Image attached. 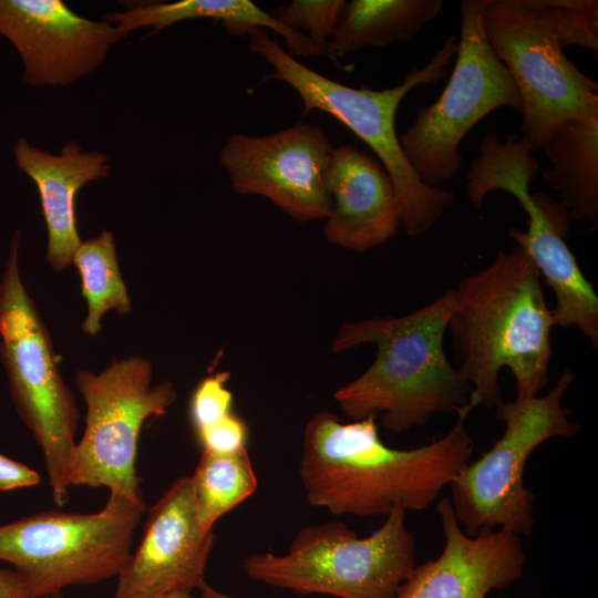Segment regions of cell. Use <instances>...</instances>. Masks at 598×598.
<instances>
[{"label":"cell","instance_id":"6da1fadb","mask_svg":"<svg viewBox=\"0 0 598 598\" xmlns=\"http://www.w3.org/2000/svg\"><path fill=\"white\" fill-rule=\"evenodd\" d=\"M473 451L464 420L441 439L400 450L383 443L375 415L342 423L326 411L305 425L299 476L311 506L333 515L386 516L394 507H429Z\"/></svg>","mask_w":598,"mask_h":598},{"label":"cell","instance_id":"7a4b0ae2","mask_svg":"<svg viewBox=\"0 0 598 598\" xmlns=\"http://www.w3.org/2000/svg\"><path fill=\"white\" fill-rule=\"evenodd\" d=\"M554 326L539 272L517 245L458 282L447 329L457 369L472 386L468 414L504 401L503 368L511 370L518 398L547 385Z\"/></svg>","mask_w":598,"mask_h":598},{"label":"cell","instance_id":"3957f363","mask_svg":"<svg viewBox=\"0 0 598 598\" xmlns=\"http://www.w3.org/2000/svg\"><path fill=\"white\" fill-rule=\"evenodd\" d=\"M453 309L454 288L404 316L342 323L331 343L334 352L372 343L377 355L361 375L334 392L340 410L352 421L379 413L392 432L425 425L436 413L465 420L472 386L443 347Z\"/></svg>","mask_w":598,"mask_h":598},{"label":"cell","instance_id":"277c9868","mask_svg":"<svg viewBox=\"0 0 598 598\" xmlns=\"http://www.w3.org/2000/svg\"><path fill=\"white\" fill-rule=\"evenodd\" d=\"M483 25L522 97L523 137L543 151L563 122L598 115V84L564 53L567 45L598 56L597 0H487Z\"/></svg>","mask_w":598,"mask_h":598},{"label":"cell","instance_id":"5b68a950","mask_svg":"<svg viewBox=\"0 0 598 598\" xmlns=\"http://www.w3.org/2000/svg\"><path fill=\"white\" fill-rule=\"evenodd\" d=\"M249 48L275 71L264 81L279 80L291 86L303 104V114L318 110L346 125L377 155L393 181L401 226L412 237L426 233L443 215L455 195L424 185L409 164L395 131V115L403 97L415 86L435 84L447 73L456 54V35H450L429 63L403 75L399 85L373 90L354 89L333 81L299 62L272 40L265 28H250Z\"/></svg>","mask_w":598,"mask_h":598},{"label":"cell","instance_id":"8992f818","mask_svg":"<svg viewBox=\"0 0 598 598\" xmlns=\"http://www.w3.org/2000/svg\"><path fill=\"white\" fill-rule=\"evenodd\" d=\"M406 511L394 507L367 537L340 522L298 530L283 555L254 553L243 570L255 581L297 595L336 598H395L415 565V539Z\"/></svg>","mask_w":598,"mask_h":598},{"label":"cell","instance_id":"52a82bcc","mask_svg":"<svg viewBox=\"0 0 598 598\" xmlns=\"http://www.w3.org/2000/svg\"><path fill=\"white\" fill-rule=\"evenodd\" d=\"M18 230L0 279V360L11 398L24 425L40 446L52 497L66 504L68 457L75 445L80 412L64 382L50 332L22 281Z\"/></svg>","mask_w":598,"mask_h":598},{"label":"cell","instance_id":"ba28073f","mask_svg":"<svg viewBox=\"0 0 598 598\" xmlns=\"http://www.w3.org/2000/svg\"><path fill=\"white\" fill-rule=\"evenodd\" d=\"M574 379L567 367L546 395L516 396L496 408V419L505 424L502 436L448 484L455 517L467 535L495 527L519 536L534 532L536 494L525 487V465L547 440L573 437L580 431L570 409L563 406Z\"/></svg>","mask_w":598,"mask_h":598},{"label":"cell","instance_id":"9c48e42d","mask_svg":"<svg viewBox=\"0 0 598 598\" xmlns=\"http://www.w3.org/2000/svg\"><path fill=\"white\" fill-rule=\"evenodd\" d=\"M145 504L110 493L91 514L41 512L0 526V560L33 598L118 577L132 555Z\"/></svg>","mask_w":598,"mask_h":598},{"label":"cell","instance_id":"30bf717a","mask_svg":"<svg viewBox=\"0 0 598 598\" xmlns=\"http://www.w3.org/2000/svg\"><path fill=\"white\" fill-rule=\"evenodd\" d=\"M152 363L132 355L100 373L81 369L75 384L86 404L85 430L64 468L68 487H106L144 503L136 472L138 437L145 421L162 416L177 399L174 383L152 386Z\"/></svg>","mask_w":598,"mask_h":598},{"label":"cell","instance_id":"8fae6325","mask_svg":"<svg viewBox=\"0 0 598 598\" xmlns=\"http://www.w3.org/2000/svg\"><path fill=\"white\" fill-rule=\"evenodd\" d=\"M486 4L487 0L460 3L461 37L452 75L440 97L422 107L399 135L409 164L430 187H440L457 175L463 163L458 146L486 115L502 106L522 114L515 81L484 32Z\"/></svg>","mask_w":598,"mask_h":598},{"label":"cell","instance_id":"7c38bea8","mask_svg":"<svg viewBox=\"0 0 598 598\" xmlns=\"http://www.w3.org/2000/svg\"><path fill=\"white\" fill-rule=\"evenodd\" d=\"M334 147L320 126L298 121L266 136L233 134L219 162L234 190L260 195L299 223L327 219Z\"/></svg>","mask_w":598,"mask_h":598},{"label":"cell","instance_id":"4fadbf2b","mask_svg":"<svg viewBox=\"0 0 598 598\" xmlns=\"http://www.w3.org/2000/svg\"><path fill=\"white\" fill-rule=\"evenodd\" d=\"M0 34L17 50L22 81L32 87L71 85L123 39L113 24L82 17L62 0H0Z\"/></svg>","mask_w":598,"mask_h":598},{"label":"cell","instance_id":"5bb4252c","mask_svg":"<svg viewBox=\"0 0 598 598\" xmlns=\"http://www.w3.org/2000/svg\"><path fill=\"white\" fill-rule=\"evenodd\" d=\"M215 543L203 529L190 475L181 476L150 508L137 549L117 577L114 598H159L206 584Z\"/></svg>","mask_w":598,"mask_h":598},{"label":"cell","instance_id":"9a60e30c","mask_svg":"<svg viewBox=\"0 0 598 598\" xmlns=\"http://www.w3.org/2000/svg\"><path fill=\"white\" fill-rule=\"evenodd\" d=\"M436 511L444 548L435 559L413 568L395 598H486L523 576L527 557L518 534L484 528L467 535L447 497L439 501Z\"/></svg>","mask_w":598,"mask_h":598},{"label":"cell","instance_id":"2e32d148","mask_svg":"<svg viewBox=\"0 0 598 598\" xmlns=\"http://www.w3.org/2000/svg\"><path fill=\"white\" fill-rule=\"evenodd\" d=\"M512 195L528 215V229L512 228L507 236L527 252L542 280L553 289L555 326L577 327L597 349L598 296L565 241L570 219L567 209L545 193H532L525 183Z\"/></svg>","mask_w":598,"mask_h":598},{"label":"cell","instance_id":"e0dca14e","mask_svg":"<svg viewBox=\"0 0 598 598\" xmlns=\"http://www.w3.org/2000/svg\"><path fill=\"white\" fill-rule=\"evenodd\" d=\"M328 190L331 212L323 234L329 243L365 252L395 236L401 226L395 187L377 157L349 144L334 147Z\"/></svg>","mask_w":598,"mask_h":598},{"label":"cell","instance_id":"ac0fdd59","mask_svg":"<svg viewBox=\"0 0 598 598\" xmlns=\"http://www.w3.org/2000/svg\"><path fill=\"white\" fill-rule=\"evenodd\" d=\"M18 168L35 185L48 233L47 260L55 271L72 264L82 240L76 224V196L89 183L109 176L111 165L105 153L84 151L70 141L59 154L40 150L24 137L13 145Z\"/></svg>","mask_w":598,"mask_h":598},{"label":"cell","instance_id":"d6986e66","mask_svg":"<svg viewBox=\"0 0 598 598\" xmlns=\"http://www.w3.org/2000/svg\"><path fill=\"white\" fill-rule=\"evenodd\" d=\"M102 20L113 24L122 38L133 31L152 28L157 33L177 22L194 19H213L235 35L246 34L250 28L270 29L282 35L289 54L309 58L320 55L317 48L302 33L277 22L270 13L249 0H179L174 2H146L122 11L106 12Z\"/></svg>","mask_w":598,"mask_h":598},{"label":"cell","instance_id":"ffe728a7","mask_svg":"<svg viewBox=\"0 0 598 598\" xmlns=\"http://www.w3.org/2000/svg\"><path fill=\"white\" fill-rule=\"evenodd\" d=\"M543 151L551 167L543 172L569 216L598 227V115L559 124Z\"/></svg>","mask_w":598,"mask_h":598},{"label":"cell","instance_id":"44dd1931","mask_svg":"<svg viewBox=\"0 0 598 598\" xmlns=\"http://www.w3.org/2000/svg\"><path fill=\"white\" fill-rule=\"evenodd\" d=\"M441 8V0L344 1L328 44V56L337 62L365 47L410 41Z\"/></svg>","mask_w":598,"mask_h":598},{"label":"cell","instance_id":"7402d4cb","mask_svg":"<svg viewBox=\"0 0 598 598\" xmlns=\"http://www.w3.org/2000/svg\"><path fill=\"white\" fill-rule=\"evenodd\" d=\"M72 264L79 271L82 296L87 302L82 331L94 337L101 330L105 312L115 310L125 316L132 306L120 270L113 233L103 230L96 237L82 241Z\"/></svg>","mask_w":598,"mask_h":598},{"label":"cell","instance_id":"603a6c76","mask_svg":"<svg viewBox=\"0 0 598 598\" xmlns=\"http://www.w3.org/2000/svg\"><path fill=\"white\" fill-rule=\"evenodd\" d=\"M190 478L198 520L207 532L250 497L258 485L247 447L228 454L203 451Z\"/></svg>","mask_w":598,"mask_h":598},{"label":"cell","instance_id":"cb8c5ba5","mask_svg":"<svg viewBox=\"0 0 598 598\" xmlns=\"http://www.w3.org/2000/svg\"><path fill=\"white\" fill-rule=\"evenodd\" d=\"M344 0H293L276 7L270 16L280 24L306 35L320 54L337 27Z\"/></svg>","mask_w":598,"mask_h":598},{"label":"cell","instance_id":"d4e9b609","mask_svg":"<svg viewBox=\"0 0 598 598\" xmlns=\"http://www.w3.org/2000/svg\"><path fill=\"white\" fill-rule=\"evenodd\" d=\"M230 373L216 372L203 379L193 392L189 415L194 431L230 413L233 394L227 388Z\"/></svg>","mask_w":598,"mask_h":598},{"label":"cell","instance_id":"484cf974","mask_svg":"<svg viewBox=\"0 0 598 598\" xmlns=\"http://www.w3.org/2000/svg\"><path fill=\"white\" fill-rule=\"evenodd\" d=\"M195 434L203 451L228 454L247 447V425L233 411L196 430Z\"/></svg>","mask_w":598,"mask_h":598},{"label":"cell","instance_id":"4316f807","mask_svg":"<svg viewBox=\"0 0 598 598\" xmlns=\"http://www.w3.org/2000/svg\"><path fill=\"white\" fill-rule=\"evenodd\" d=\"M40 482L33 468L0 454V492L32 487Z\"/></svg>","mask_w":598,"mask_h":598},{"label":"cell","instance_id":"83f0119b","mask_svg":"<svg viewBox=\"0 0 598 598\" xmlns=\"http://www.w3.org/2000/svg\"><path fill=\"white\" fill-rule=\"evenodd\" d=\"M0 598H33L14 570L0 568Z\"/></svg>","mask_w":598,"mask_h":598},{"label":"cell","instance_id":"f1b7e54d","mask_svg":"<svg viewBox=\"0 0 598 598\" xmlns=\"http://www.w3.org/2000/svg\"><path fill=\"white\" fill-rule=\"evenodd\" d=\"M198 591L200 598H235L213 588L207 582L203 585Z\"/></svg>","mask_w":598,"mask_h":598},{"label":"cell","instance_id":"f546056e","mask_svg":"<svg viewBox=\"0 0 598 598\" xmlns=\"http://www.w3.org/2000/svg\"><path fill=\"white\" fill-rule=\"evenodd\" d=\"M48 598H63L61 594L48 597ZM159 598H197L192 592H173ZM200 598V597H198Z\"/></svg>","mask_w":598,"mask_h":598}]
</instances>
